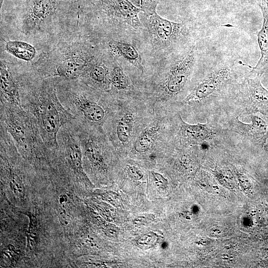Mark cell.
Instances as JSON below:
<instances>
[{
    "label": "cell",
    "instance_id": "9c48e42d",
    "mask_svg": "<svg viewBox=\"0 0 268 268\" xmlns=\"http://www.w3.org/2000/svg\"><path fill=\"white\" fill-rule=\"evenodd\" d=\"M249 117L250 124L244 123L236 117L232 122V129L255 144L264 147L268 138V118L260 113L250 114Z\"/></svg>",
    "mask_w": 268,
    "mask_h": 268
},
{
    "label": "cell",
    "instance_id": "8992f818",
    "mask_svg": "<svg viewBox=\"0 0 268 268\" xmlns=\"http://www.w3.org/2000/svg\"><path fill=\"white\" fill-rule=\"evenodd\" d=\"M40 101L39 116L42 126L47 134L56 139L65 119L55 90L53 88L44 89L40 93Z\"/></svg>",
    "mask_w": 268,
    "mask_h": 268
},
{
    "label": "cell",
    "instance_id": "277c9868",
    "mask_svg": "<svg viewBox=\"0 0 268 268\" xmlns=\"http://www.w3.org/2000/svg\"><path fill=\"white\" fill-rule=\"evenodd\" d=\"M195 62L196 52L193 48L171 62L158 85L157 94L159 97L169 99L181 94L190 79Z\"/></svg>",
    "mask_w": 268,
    "mask_h": 268
},
{
    "label": "cell",
    "instance_id": "6da1fadb",
    "mask_svg": "<svg viewBox=\"0 0 268 268\" xmlns=\"http://www.w3.org/2000/svg\"><path fill=\"white\" fill-rule=\"evenodd\" d=\"M102 55L85 37L74 34L65 36L53 50L42 54L34 65L40 72L74 79Z\"/></svg>",
    "mask_w": 268,
    "mask_h": 268
},
{
    "label": "cell",
    "instance_id": "9a60e30c",
    "mask_svg": "<svg viewBox=\"0 0 268 268\" xmlns=\"http://www.w3.org/2000/svg\"><path fill=\"white\" fill-rule=\"evenodd\" d=\"M106 63L105 57L102 55L91 64L81 76L87 78L94 85L109 86L111 70Z\"/></svg>",
    "mask_w": 268,
    "mask_h": 268
},
{
    "label": "cell",
    "instance_id": "2e32d148",
    "mask_svg": "<svg viewBox=\"0 0 268 268\" xmlns=\"http://www.w3.org/2000/svg\"><path fill=\"white\" fill-rule=\"evenodd\" d=\"M160 125L157 122L149 124L140 133L133 147L138 153H144L153 146L159 134Z\"/></svg>",
    "mask_w": 268,
    "mask_h": 268
},
{
    "label": "cell",
    "instance_id": "d6986e66",
    "mask_svg": "<svg viewBox=\"0 0 268 268\" xmlns=\"http://www.w3.org/2000/svg\"><path fill=\"white\" fill-rule=\"evenodd\" d=\"M134 118L133 113L126 112L119 119L116 133L117 138L121 143H126L129 141L134 129Z\"/></svg>",
    "mask_w": 268,
    "mask_h": 268
},
{
    "label": "cell",
    "instance_id": "7a4b0ae2",
    "mask_svg": "<svg viewBox=\"0 0 268 268\" xmlns=\"http://www.w3.org/2000/svg\"><path fill=\"white\" fill-rule=\"evenodd\" d=\"M76 0H23L20 14L22 32L34 34L61 13L75 8Z\"/></svg>",
    "mask_w": 268,
    "mask_h": 268
},
{
    "label": "cell",
    "instance_id": "52a82bcc",
    "mask_svg": "<svg viewBox=\"0 0 268 268\" xmlns=\"http://www.w3.org/2000/svg\"><path fill=\"white\" fill-rule=\"evenodd\" d=\"M230 76L231 70L227 67L211 72L196 84L184 102L193 104L206 101L218 93Z\"/></svg>",
    "mask_w": 268,
    "mask_h": 268
},
{
    "label": "cell",
    "instance_id": "7402d4cb",
    "mask_svg": "<svg viewBox=\"0 0 268 268\" xmlns=\"http://www.w3.org/2000/svg\"><path fill=\"white\" fill-rule=\"evenodd\" d=\"M9 184L10 190L17 198L23 200L25 196V188L20 176L9 169Z\"/></svg>",
    "mask_w": 268,
    "mask_h": 268
},
{
    "label": "cell",
    "instance_id": "ba28073f",
    "mask_svg": "<svg viewBox=\"0 0 268 268\" xmlns=\"http://www.w3.org/2000/svg\"><path fill=\"white\" fill-rule=\"evenodd\" d=\"M258 74H250L242 87V98L246 112L260 113L268 117V90L262 85Z\"/></svg>",
    "mask_w": 268,
    "mask_h": 268
},
{
    "label": "cell",
    "instance_id": "3957f363",
    "mask_svg": "<svg viewBox=\"0 0 268 268\" xmlns=\"http://www.w3.org/2000/svg\"><path fill=\"white\" fill-rule=\"evenodd\" d=\"M146 26L150 40L156 51H170L188 39L190 29L185 22L164 19L156 12L147 16Z\"/></svg>",
    "mask_w": 268,
    "mask_h": 268
},
{
    "label": "cell",
    "instance_id": "ac0fdd59",
    "mask_svg": "<svg viewBox=\"0 0 268 268\" xmlns=\"http://www.w3.org/2000/svg\"><path fill=\"white\" fill-rule=\"evenodd\" d=\"M5 50L13 56L25 61L32 60L36 55V50L31 45L22 41L9 40L5 45Z\"/></svg>",
    "mask_w": 268,
    "mask_h": 268
},
{
    "label": "cell",
    "instance_id": "cb8c5ba5",
    "mask_svg": "<svg viewBox=\"0 0 268 268\" xmlns=\"http://www.w3.org/2000/svg\"><path fill=\"white\" fill-rule=\"evenodd\" d=\"M160 0H140L141 11L146 16H149L156 12V7Z\"/></svg>",
    "mask_w": 268,
    "mask_h": 268
},
{
    "label": "cell",
    "instance_id": "5bb4252c",
    "mask_svg": "<svg viewBox=\"0 0 268 268\" xmlns=\"http://www.w3.org/2000/svg\"><path fill=\"white\" fill-rule=\"evenodd\" d=\"M0 68L1 96L9 102L18 105L20 103L18 85L9 64L1 59Z\"/></svg>",
    "mask_w": 268,
    "mask_h": 268
},
{
    "label": "cell",
    "instance_id": "4fadbf2b",
    "mask_svg": "<svg viewBox=\"0 0 268 268\" xmlns=\"http://www.w3.org/2000/svg\"><path fill=\"white\" fill-rule=\"evenodd\" d=\"M108 52L115 58H121L139 69L142 73L143 68L141 58L134 46L126 41L111 39L106 43Z\"/></svg>",
    "mask_w": 268,
    "mask_h": 268
},
{
    "label": "cell",
    "instance_id": "8fae6325",
    "mask_svg": "<svg viewBox=\"0 0 268 268\" xmlns=\"http://www.w3.org/2000/svg\"><path fill=\"white\" fill-rule=\"evenodd\" d=\"M258 0L263 15L262 26L257 36L261 57L250 73L261 75L268 66V0Z\"/></svg>",
    "mask_w": 268,
    "mask_h": 268
},
{
    "label": "cell",
    "instance_id": "484cf974",
    "mask_svg": "<svg viewBox=\"0 0 268 268\" xmlns=\"http://www.w3.org/2000/svg\"><path fill=\"white\" fill-rule=\"evenodd\" d=\"M4 0H0V9H1V7H2V4L4 2Z\"/></svg>",
    "mask_w": 268,
    "mask_h": 268
},
{
    "label": "cell",
    "instance_id": "e0dca14e",
    "mask_svg": "<svg viewBox=\"0 0 268 268\" xmlns=\"http://www.w3.org/2000/svg\"><path fill=\"white\" fill-rule=\"evenodd\" d=\"M67 156L70 166L79 176L85 178L82 164V152L79 143L69 137L66 144Z\"/></svg>",
    "mask_w": 268,
    "mask_h": 268
},
{
    "label": "cell",
    "instance_id": "ffe728a7",
    "mask_svg": "<svg viewBox=\"0 0 268 268\" xmlns=\"http://www.w3.org/2000/svg\"><path fill=\"white\" fill-rule=\"evenodd\" d=\"M110 82L111 85L119 90H128L131 86L129 77L118 64L114 65L111 70Z\"/></svg>",
    "mask_w": 268,
    "mask_h": 268
},
{
    "label": "cell",
    "instance_id": "30bf717a",
    "mask_svg": "<svg viewBox=\"0 0 268 268\" xmlns=\"http://www.w3.org/2000/svg\"><path fill=\"white\" fill-rule=\"evenodd\" d=\"M180 134L182 140L187 144L200 146L203 143L212 144L218 134L217 130L209 122L189 124L181 119Z\"/></svg>",
    "mask_w": 268,
    "mask_h": 268
},
{
    "label": "cell",
    "instance_id": "44dd1931",
    "mask_svg": "<svg viewBox=\"0 0 268 268\" xmlns=\"http://www.w3.org/2000/svg\"><path fill=\"white\" fill-rule=\"evenodd\" d=\"M29 219V225L27 232V247L31 251H33L37 247L39 240V229L38 219L36 215L31 212H26Z\"/></svg>",
    "mask_w": 268,
    "mask_h": 268
},
{
    "label": "cell",
    "instance_id": "7c38bea8",
    "mask_svg": "<svg viewBox=\"0 0 268 268\" xmlns=\"http://www.w3.org/2000/svg\"><path fill=\"white\" fill-rule=\"evenodd\" d=\"M70 95L74 105L88 120L99 122L104 119L106 114L104 108L86 93L75 90H72Z\"/></svg>",
    "mask_w": 268,
    "mask_h": 268
},
{
    "label": "cell",
    "instance_id": "d4e9b609",
    "mask_svg": "<svg viewBox=\"0 0 268 268\" xmlns=\"http://www.w3.org/2000/svg\"><path fill=\"white\" fill-rule=\"evenodd\" d=\"M265 149L268 152V138L264 146Z\"/></svg>",
    "mask_w": 268,
    "mask_h": 268
},
{
    "label": "cell",
    "instance_id": "603a6c76",
    "mask_svg": "<svg viewBox=\"0 0 268 268\" xmlns=\"http://www.w3.org/2000/svg\"><path fill=\"white\" fill-rule=\"evenodd\" d=\"M84 145L85 154L92 164L96 167L102 166L103 158L98 146L90 141L85 142Z\"/></svg>",
    "mask_w": 268,
    "mask_h": 268
},
{
    "label": "cell",
    "instance_id": "5b68a950",
    "mask_svg": "<svg viewBox=\"0 0 268 268\" xmlns=\"http://www.w3.org/2000/svg\"><path fill=\"white\" fill-rule=\"evenodd\" d=\"M95 6L98 13L108 20L135 29L141 25L138 13L141 10L129 0H98Z\"/></svg>",
    "mask_w": 268,
    "mask_h": 268
}]
</instances>
